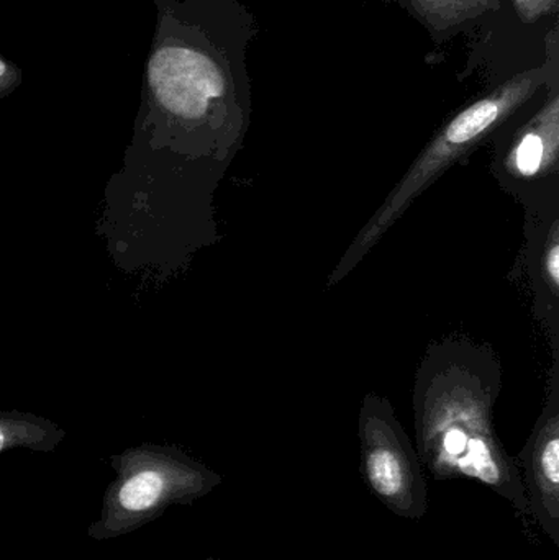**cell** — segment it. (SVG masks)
I'll return each mask as SVG.
<instances>
[{
  "label": "cell",
  "instance_id": "cell-1",
  "mask_svg": "<svg viewBox=\"0 0 559 560\" xmlns=\"http://www.w3.org/2000/svg\"><path fill=\"white\" fill-rule=\"evenodd\" d=\"M154 5L128 167L200 153L217 140L229 104L220 0H154Z\"/></svg>",
  "mask_w": 559,
  "mask_h": 560
},
{
  "label": "cell",
  "instance_id": "cell-2",
  "mask_svg": "<svg viewBox=\"0 0 559 560\" xmlns=\"http://www.w3.org/2000/svg\"><path fill=\"white\" fill-rule=\"evenodd\" d=\"M501 368L488 346L445 339L427 349L414 388L417 454L435 482L473 480L504 499L525 526L527 495L517 460L494 424Z\"/></svg>",
  "mask_w": 559,
  "mask_h": 560
},
{
  "label": "cell",
  "instance_id": "cell-3",
  "mask_svg": "<svg viewBox=\"0 0 559 560\" xmlns=\"http://www.w3.org/2000/svg\"><path fill=\"white\" fill-rule=\"evenodd\" d=\"M541 81V72H528L453 117L427 144L426 150L414 161L399 184L391 190L373 219L363 226L328 279V285H335L343 280L345 276L350 275L368 252L416 202L417 197L429 189L453 164L468 156L469 151L475 150L492 131L498 130L532 94H535Z\"/></svg>",
  "mask_w": 559,
  "mask_h": 560
},
{
  "label": "cell",
  "instance_id": "cell-4",
  "mask_svg": "<svg viewBox=\"0 0 559 560\" xmlns=\"http://www.w3.org/2000/svg\"><path fill=\"white\" fill-rule=\"evenodd\" d=\"M115 479L105 490L102 512L89 536L120 538L163 515L174 505H190L209 495L222 477L179 447L141 444L112 457Z\"/></svg>",
  "mask_w": 559,
  "mask_h": 560
},
{
  "label": "cell",
  "instance_id": "cell-5",
  "mask_svg": "<svg viewBox=\"0 0 559 560\" xmlns=\"http://www.w3.org/2000/svg\"><path fill=\"white\" fill-rule=\"evenodd\" d=\"M361 476L370 492L399 518L429 513V482L419 454L387 398L368 394L358 417Z\"/></svg>",
  "mask_w": 559,
  "mask_h": 560
},
{
  "label": "cell",
  "instance_id": "cell-6",
  "mask_svg": "<svg viewBox=\"0 0 559 560\" xmlns=\"http://www.w3.org/2000/svg\"><path fill=\"white\" fill-rule=\"evenodd\" d=\"M492 174L505 192L512 194L527 215L545 212L559 203L558 105L547 108L499 144Z\"/></svg>",
  "mask_w": 559,
  "mask_h": 560
},
{
  "label": "cell",
  "instance_id": "cell-7",
  "mask_svg": "<svg viewBox=\"0 0 559 560\" xmlns=\"http://www.w3.org/2000/svg\"><path fill=\"white\" fill-rule=\"evenodd\" d=\"M532 523L559 548V359L555 355L550 392L524 450L519 454Z\"/></svg>",
  "mask_w": 559,
  "mask_h": 560
},
{
  "label": "cell",
  "instance_id": "cell-8",
  "mask_svg": "<svg viewBox=\"0 0 559 560\" xmlns=\"http://www.w3.org/2000/svg\"><path fill=\"white\" fill-rule=\"evenodd\" d=\"M525 265L534 289L535 312L550 332L554 354L559 351V203L527 215Z\"/></svg>",
  "mask_w": 559,
  "mask_h": 560
},
{
  "label": "cell",
  "instance_id": "cell-9",
  "mask_svg": "<svg viewBox=\"0 0 559 560\" xmlns=\"http://www.w3.org/2000/svg\"><path fill=\"white\" fill-rule=\"evenodd\" d=\"M66 438L55 421L25 411H0V454L12 450L51 453Z\"/></svg>",
  "mask_w": 559,
  "mask_h": 560
},
{
  "label": "cell",
  "instance_id": "cell-10",
  "mask_svg": "<svg viewBox=\"0 0 559 560\" xmlns=\"http://www.w3.org/2000/svg\"><path fill=\"white\" fill-rule=\"evenodd\" d=\"M23 71L16 62L0 55V101L9 97L22 85Z\"/></svg>",
  "mask_w": 559,
  "mask_h": 560
},
{
  "label": "cell",
  "instance_id": "cell-11",
  "mask_svg": "<svg viewBox=\"0 0 559 560\" xmlns=\"http://www.w3.org/2000/svg\"><path fill=\"white\" fill-rule=\"evenodd\" d=\"M203 560H216V559H203Z\"/></svg>",
  "mask_w": 559,
  "mask_h": 560
}]
</instances>
